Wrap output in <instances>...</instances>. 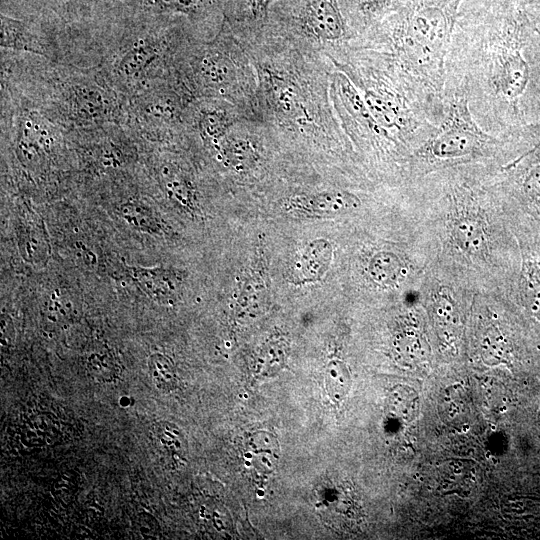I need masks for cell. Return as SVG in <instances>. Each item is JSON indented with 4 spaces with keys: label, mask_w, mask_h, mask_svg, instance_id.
Segmentation results:
<instances>
[{
    "label": "cell",
    "mask_w": 540,
    "mask_h": 540,
    "mask_svg": "<svg viewBox=\"0 0 540 540\" xmlns=\"http://www.w3.org/2000/svg\"><path fill=\"white\" fill-rule=\"evenodd\" d=\"M497 163L432 171L406 185L431 242L432 262L477 292L508 295L520 253Z\"/></svg>",
    "instance_id": "obj_1"
},
{
    "label": "cell",
    "mask_w": 540,
    "mask_h": 540,
    "mask_svg": "<svg viewBox=\"0 0 540 540\" xmlns=\"http://www.w3.org/2000/svg\"><path fill=\"white\" fill-rule=\"evenodd\" d=\"M509 0H464L445 64V93L467 99L486 132L512 138L517 103L528 89L530 66Z\"/></svg>",
    "instance_id": "obj_2"
},
{
    "label": "cell",
    "mask_w": 540,
    "mask_h": 540,
    "mask_svg": "<svg viewBox=\"0 0 540 540\" xmlns=\"http://www.w3.org/2000/svg\"><path fill=\"white\" fill-rule=\"evenodd\" d=\"M1 86L67 133L125 125L127 98L96 67L1 50Z\"/></svg>",
    "instance_id": "obj_3"
},
{
    "label": "cell",
    "mask_w": 540,
    "mask_h": 540,
    "mask_svg": "<svg viewBox=\"0 0 540 540\" xmlns=\"http://www.w3.org/2000/svg\"><path fill=\"white\" fill-rule=\"evenodd\" d=\"M171 43L172 26L104 24L95 37L94 67L129 98L172 82Z\"/></svg>",
    "instance_id": "obj_4"
},
{
    "label": "cell",
    "mask_w": 540,
    "mask_h": 540,
    "mask_svg": "<svg viewBox=\"0 0 540 540\" xmlns=\"http://www.w3.org/2000/svg\"><path fill=\"white\" fill-rule=\"evenodd\" d=\"M464 0H409L393 29L395 60L409 75L444 94L445 64Z\"/></svg>",
    "instance_id": "obj_5"
},
{
    "label": "cell",
    "mask_w": 540,
    "mask_h": 540,
    "mask_svg": "<svg viewBox=\"0 0 540 540\" xmlns=\"http://www.w3.org/2000/svg\"><path fill=\"white\" fill-rule=\"evenodd\" d=\"M514 138L496 137L473 118L467 99L445 93V114L436 132L414 153L409 183L446 167L469 163L504 164L520 151Z\"/></svg>",
    "instance_id": "obj_6"
},
{
    "label": "cell",
    "mask_w": 540,
    "mask_h": 540,
    "mask_svg": "<svg viewBox=\"0 0 540 540\" xmlns=\"http://www.w3.org/2000/svg\"><path fill=\"white\" fill-rule=\"evenodd\" d=\"M475 293L467 284L431 262L419 289V300L446 348H456Z\"/></svg>",
    "instance_id": "obj_7"
},
{
    "label": "cell",
    "mask_w": 540,
    "mask_h": 540,
    "mask_svg": "<svg viewBox=\"0 0 540 540\" xmlns=\"http://www.w3.org/2000/svg\"><path fill=\"white\" fill-rule=\"evenodd\" d=\"M510 208L520 263L507 297L521 316L540 325V221Z\"/></svg>",
    "instance_id": "obj_8"
},
{
    "label": "cell",
    "mask_w": 540,
    "mask_h": 540,
    "mask_svg": "<svg viewBox=\"0 0 540 540\" xmlns=\"http://www.w3.org/2000/svg\"><path fill=\"white\" fill-rule=\"evenodd\" d=\"M495 173L509 204L540 221V142L498 165Z\"/></svg>",
    "instance_id": "obj_9"
},
{
    "label": "cell",
    "mask_w": 540,
    "mask_h": 540,
    "mask_svg": "<svg viewBox=\"0 0 540 540\" xmlns=\"http://www.w3.org/2000/svg\"><path fill=\"white\" fill-rule=\"evenodd\" d=\"M1 50L27 53L65 63L58 33L46 22L0 13Z\"/></svg>",
    "instance_id": "obj_10"
},
{
    "label": "cell",
    "mask_w": 540,
    "mask_h": 540,
    "mask_svg": "<svg viewBox=\"0 0 540 540\" xmlns=\"http://www.w3.org/2000/svg\"><path fill=\"white\" fill-rule=\"evenodd\" d=\"M361 198L347 190H332L316 195L298 196L291 199L289 209L300 215H346L362 208Z\"/></svg>",
    "instance_id": "obj_11"
},
{
    "label": "cell",
    "mask_w": 540,
    "mask_h": 540,
    "mask_svg": "<svg viewBox=\"0 0 540 540\" xmlns=\"http://www.w3.org/2000/svg\"><path fill=\"white\" fill-rule=\"evenodd\" d=\"M304 22L307 30L322 40L334 41L346 34L345 21L336 0H310Z\"/></svg>",
    "instance_id": "obj_12"
},
{
    "label": "cell",
    "mask_w": 540,
    "mask_h": 540,
    "mask_svg": "<svg viewBox=\"0 0 540 540\" xmlns=\"http://www.w3.org/2000/svg\"><path fill=\"white\" fill-rule=\"evenodd\" d=\"M132 279L150 298L158 302H172L179 293L180 277L172 269L163 267H129Z\"/></svg>",
    "instance_id": "obj_13"
},
{
    "label": "cell",
    "mask_w": 540,
    "mask_h": 540,
    "mask_svg": "<svg viewBox=\"0 0 540 540\" xmlns=\"http://www.w3.org/2000/svg\"><path fill=\"white\" fill-rule=\"evenodd\" d=\"M279 459V447L276 438L267 432L252 434L245 443L244 461L254 471L272 472Z\"/></svg>",
    "instance_id": "obj_14"
},
{
    "label": "cell",
    "mask_w": 540,
    "mask_h": 540,
    "mask_svg": "<svg viewBox=\"0 0 540 540\" xmlns=\"http://www.w3.org/2000/svg\"><path fill=\"white\" fill-rule=\"evenodd\" d=\"M197 62L201 82L208 88L221 91L231 80L232 68L228 58L217 48L202 51Z\"/></svg>",
    "instance_id": "obj_15"
},
{
    "label": "cell",
    "mask_w": 540,
    "mask_h": 540,
    "mask_svg": "<svg viewBox=\"0 0 540 540\" xmlns=\"http://www.w3.org/2000/svg\"><path fill=\"white\" fill-rule=\"evenodd\" d=\"M119 215L132 228L152 235L163 234V221L149 204L134 198L123 202L118 209Z\"/></svg>",
    "instance_id": "obj_16"
},
{
    "label": "cell",
    "mask_w": 540,
    "mask_h": 540,
    "mask_svg": "<svg viewBox=\"0 0 540 540\" xmlns=\"http://www.w3.org/2000/svg\"><path fill=\"white\" fill-rule=\"evenodd\" d=\"M420 409L417 392L410 386L397 384L390 389L386 399L387 414L403 423L414 421Z\"/></svg>",
    "instance_id": "obj_17"
},
{
    "label": "cell",
    "mask_w": 540,
    "mask_h": 540,
    "mask_svg": "<svg viewBox=\"0 0 540 540\" xmlns=\"http://www.w3.org/2000/svg\"><path fill=\"white\" fill-rule=\"evenodd\" d=\"M19 250L31 263H40L48 254L47 239L44 230L37 224H20L18 229Z\"/></svg>",
    "instance_id": "obj_18"
},
{
    "label": "cell",
    "mask_w": 540,
    "mask_h": 540,
    "mask_svg": "<svg viewBox=\"0 0 540 540\" xmlns=\"http://www.w3.org/2000/svg\"><path fill=\"white\" fill-rule=\"evenodd\" d=\"M331 252V245L324 241H316L307 247L299 260V272L303 279L311 280L323 274L329 265Z\"/></svg>",
    "instance_id": "obj_19"
},
{
    "label": "cell",
    "mask_w": 540,
    "mask_h": 540,
    "mask_svg": "<svg viewBox=\"0 0 540 540\" xmlns=\"http://www.w3.org/2000/svg\"><path fill=\"white\" fill-rule=\"evenodd\" d=\"M229 123V117L219 108H203L196 118L199 133L213 145L223 137Z\"/></svg>",
    "instance_id": "obj_20"
},
{
    "label": "cell",
    "mask_w": 540,
    "mask_h": 540,
    "mask_svg": "<svg viewBox=\"0 0 540 540\" xmlns=\"http://www.w3.org/2000/svg\"><path fill=\"white\" fill-rule=\"evenodd\" d=\"M325 387L336 404L341 403L351 387V375L347 366L339 360L331 361L326 368Z\"/></svg>",
    "instance_id": "obj_21"
},
{
    "label": "cell",
    "mask_w": 540,
    "mask_h": 540,
    "mask_svg": "<svg viewBox=\"0 0 540 540\" xmlns=\"http://www.w3.org/2000/svg\"><path fill=\"white\" fill-rule=\"evenodd\" d=\"M148 366L151 378L159 389L169 391L175 387L174 365L167 356L159 353L151 355Z\"/></svg>",
    "instance_id": "obj_22"
},
{
    "label": "cell",
    "mask_w": 540,
    "mask_h": 540,
    "mask_svg": "<svg viewBox=\"0 0 540 540\" xmlns=\"http://www.w3.org/2000/svg\"><path fill=\"white\" fill-rule=\"evenodd\" d=\"M274 95L277 103L283 109L284 112L292 111L296 98L293 89L287 84L281 83L278 79L274 84Z\"/></svg>",
    "instance_id": "obj_23"
},
{
    "label": "cell",
    "mask_w": 540,
    "mask_h": 540,
    "mask_svg": "<svg viewBox=\"0 0 540 540\" xmlns=\"http://www.w3.org/2000/svg\"><path fill=\"white\" fill-rule=\"evenodd\" d=\"M27 0H1V13L24 18L26 15Z\"/></svg>",
    "instance_id": "obj_24"
},
{
    "label": "cell",
    "mask_w": 540,
    "mask_h": 540,
    "mask_svg": "<svg viewBox=\"0 0 540 540\" xmlns=\"http://www.w3.org/2000/svg\"><path fill=\"white\" fill-rule=\"evenodd\" d=\"M273 0H251L252 13L256 16L264 14Z\"/></svg>",
    "instance_id": "obj_25"
},
{
    "label": "cell",
    "mask_w": 540,
    "mask_h": 540,
    "mask_svg": "<svg viewBox=\"0 0 540 540\" xmlns=\"http://www.w3.org/2000/svg\"><path fill=\"white\" fill-rule=\"evenodd\" d=\"M539 44H540V42H539ZM539 60H540V46H539Z\"/></svg>",
    "instance_id": "obj_26"
}]
</instances>
